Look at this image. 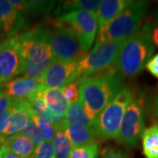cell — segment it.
I'll list each match as a JSON object with an SVG mask.
<instances>
[{
  "label": "cell",
  "mask_w": 158,
  "mask_h": 158,
  "mask_svg": "<svg viewBox=\"0 0 158 158\" xmlns=\"http://www.w3.org/2000/svg\"><path fill=\"white\" fill-rule=\"evenodd\" d=\"M76 83L78 84L85 113L95 124L102 111L125 87V77L111 67Z\"/></svg>",
  "instance_id": "cell-1"
},
{
  "label": "cell",
  "mask_w": 158,
  "mask_h": 158,
  "mask_svg": "<svg viewBox=\"0 0 158 158\" xmlns=\"http://www.w3.org/2000/svg\"><path fill=\"white\" fill-rule=\"evenodd\" d=\"M22 53L24 77L41 79L53 60L47 24H40L15 36Z\"/></svg>",
  "instance_id": "cell-2"
},
{
  "label": "cell",
  "mask_w": 158,
  "mask_h": 158,
  "mask_svg": "<svg viewBox=\"0 0 158 158\" xmlns=\"http://www.w3.org/2000/svg\"><path fill=\"white\" fill-rule=\"evenodd\" d=\"M154 53L150 24L147 20L138 32L122 41L113 68L124 77H135L144 69Z\"/></svg>",
  "instance_id": "cell-3"
},
{
  "label": "cell",
  "mask_w": 158,
  "mask_h": 158,
  "mask_svg": "<svg viewBox=\"0 0 158 158\" xmlns=\"http://www.w3.org/2000/svg\"><path fill=\"white\" fill-rule=\"evenodd\" d=\"M135 90L126 86L98 115L95 123L96 136L102 141L118 140L125 112L129 105Z\"/></svg>",
  "instance_id": "cell-4"
},
{
  "label": "cell",
  "mask_w": 158,
  "mask_h": 158,
  "mask_svg": "<svg viewBox=\"0 0 158 158\" xmlns=\"http://www.w3.org/2000/svg\"><path fill=\"white\" fill-rule=\"evenodd\" d=\"M46 24L53 61L62 62L79 61L87 55L82 50L78 40L71 30L57 22L56 19Z\"/></svg>",
  "instance_id": "cell-5"
},
{
  "label": "cell",
  "mask_w": 158,
  "mask_h": 158,
  "mask_svg": "<svg viewBox=\"0 0 158 158\" xmlns=\"http://www.w3.org/2000/svg\"><path fill=\"white\" fill-rule=\"evenodd\" d=\"M148 6V1H134L109 25L105 41H122L138 32L147 13Z\"/></svg>",
  "instance_id": "cell-6"
},
{
  "label": "cell",
  "mask_w": 158,
  "mask_h": 158,
  "mask_svg": "<svg viewBox=\"0 0 158 158\" xmlns=\"http://www.w3.org/2000/svg\"><path fill=\"white\" fill-rule=\"evenodd\" d=\"M145 130V102L135 91L125 112L117 141L127 148H135Z\"/></svg>",
  "instance_id": "cell-7"
},
{
  "label": "cell",
  "mask_w": 158,
  "mask_h": 158,
  "mask_svg": "<svg viewBox=\"0 0 158 158\" xmlns=\"http://www.w3.org/2000/svg\"><path fill=\"white\" fill-rule=\"evenodd\" d=\"M122 41H107L94 46L93 49L77 62L75 82L113 67Z\"/></svg>",
  "instance_id": "cell-8"
},
{
  "label": "cell",
  "mask_w": 158,
  "mask_h": 158,
  "mask_svg": "<svg viewBox=\"0 0 158 158\" xmlns=\"http://www.w3.org/2000/svg\"><path fill=\"white\" fill-rule=\"evenodd\" d=\"M57 22L73 32L82 50L87 53L98 33V14L91 11H73L56 18Z\"/></svg>",
  "instance_id": "cell-9"
},
{
  "label": "cell",
  "mask_w": 158,
  "mask_h": 158,
  "mask_svg": "<svg viewBox=\"0 0 158 158\" xmlns=\"http://www.w3.org/2000/svg\"><path fill=\"white\" fill-rule=\"evenodd\" d=\"M22 53L16 37L0 40V84L11 81L23 72Z\"/></svg>",
  "instance_id": "cell-10"
},
{
  "label": "cell",
  "mask_w": 158,
  "mask_h": 158,
  "mask_svg": "<svg viewBox=\"0 0 158 158\" xmlns=\"http://www.w3.org/2000/svg\"><path fill=\"white\" fill-rule=\"evenodd\" d=\"M44 90L43 78L21 77L0 84V92L16 100H31Z\"/></svg>",
  "instance_id": "cell-11"
},
{
  "label": "cell",
  "mask_w": 158,
  "mask_h": 158,
  "mask_svg": "<svg viewBox=\"0 0 158 158\" xmlns=\"http://www.w3.org/2000/svg\"><path fill=\"white\" fill-rule=\"evenodd\" d=\"M78 61L62 62L53 61L43 76L45 89L61 90L66 85L75 82Z\"/></svg>",
  "instance_id": "cell-12"
},
{
  "label": "cell",
  "mask_w": 158,
  "mask_h": 158,
  "mask_svg": "<svg viewBox=\"0 0 158 158\" xmlns=\"http://www.w3.org/2000/svg\"><path fill=\"white\" fill-rule=\"evenodd\" d=\"M131 0H104L97 12L98 33L95 45L106 43L105 36L109 25L115 18L133 3Z\"/></svg>",
  "instance_id": "cell-13"
},
{
  "label": "cell",
  "mask_w": 158,
  "mask_h": 158,
  "mask_svg": "<svg viewBox=\"0 0 158 158\" xmlns=\"http://www.w3.org/2000/svg\"><path fill=\"white\" fill-rule=\"evenodd\" d=\"M27 19L9 1L0 0V25L6 38L14 37L26 28Z\"/></svg>",
  "instance_id": "cell-14"
},
{
  "label": "cell",
  "mask_w": 158,
  "mask_h": 158,
  "mask_svg": "<svg viewBox=\"0 0 158 158\" xmlns=\"http://www.w3.org/2000/svg\"><path fill=\"white\" fill-rule=\"evenodd\" d=\"M11 109L12 113L6 132V138L7 136L17 135L25 129L32 117V112L28 100L13 99Z\"/></svg>",
  "instance_id": "cell-15"
},
{
  "label": "cell",
  "mask_w": 158,
  "mask_h": 158,
  "mask_svg": "<svg viewBox=\"0 0 158 158\" xmlns=\"http://www.w3.org/2000/svg\"><path fill=\"white\" fill-rule=\"evenodd\" d=\"M62 128L64 130L69 141H71L73 147L82 146L87 143H90L95 140L96 132H95L94 127L72 125V126H68Z\"/></svg>",
  "instance_id": "cell-16"
},
{
  "label": "cell",
  "mask_w": 158,
  "mask_h": 158,
  "mask_svg": "<svg viewBox=\"0 0 158 158\" xmlns=\"http://www.w3.org/2000/svg\"><path fill=\"white\" fill-rule=\"evenodd\" d=\"M72 125H80L85 127H94L95 124L90 121L88 118L87 114L85 113V106L82 100L79 98L78 101L70 104L68 111L65 113L64 120L58 126H61L62 127H65L68 126Z\"/></svg>",
  "instance_id": "cell-17"
},
{
  "label": "cell",
  "mask_w": 158,
  "mask_h": 158,
  "mask_svg": "<svg viewBox=\"0 0 158 158\" xmlns=\"http://www.w3.org/2000/svg\"><path fill=\"white\" fill-rule=\"evenodd\" d=\"M10 4L21 13L48 15L56 6L55 1H23L11 0Z\"/></svg>",
  "instance_id": "cell-18"
},
{
  "label": "cell",
  "mask_w": 158,
  "mask_h": 158,
  "mask_svg": "<svg viewBox=\"0 0 158 158\" xmlns=\"http://www.w3.org/2000/svg\"><path fill=\"white\" fill-rule=\"evenodd\" d=\"M102 1L100 0H74L60 2L55 13L59 16L73 11H91L97 13Z\"/></svg>",
  "instance_id": "cell-19"
},
{
  "label": "cell",
  "mask_w": 158,
  "mask_h": 158,
  "mask_svg": "<svg viewBox=\"0 0 158 158\" xmlns=\"http://www.w3.org/2000/svg\"><path fill=\"white\" fill-rule=\"evenodd\" d=\"M28 101L30 104V109L32 112V116L34 115V116L45 118L47 120L50 121L51 123L55 126L60 125L64 120L65 115L55 113L48 107V106L46 105L42 98V91L40 92L33 99L28 100Z\"/></svg>",
  "instance_id": "cell-20"
},
{
  "label": "cell",
  "mask_w": 158,
  "mask_h": 158,
  "mask_svg": "<svg viewBox=\"0 0 158 158\" xmlns=\"http://www.w3.org/2000/svg\"><path fill=\"white\" fill-rule=\"evenodd\" d=\"M5 145L7 150L22 158H29L35 149L33 143L27 138L19 134L7 137Z\"/></svg>",
  "instance_id": "cell-21"
},
{
  "label": "cell",
  "mask_w": 158,
  "mask_h": 158,
  "mask_svg": "<svg viewBox=\"0 0 158 158\" xmlns=\"http://www.w3.org/2000/svg\"><path fill=\"white\" fill-rule=\"evenodd\" d=\"M43 100L51 111L65 115L70 106V103L65 98L62 90L45 89L42 91Z\"/></svg>",
  "instance_id": "cell-22"
},
{
  "label": "cell",
  "mask_w": 158,
  "mask_h": 158,
  "mask_svg": "<svg viewBox=\"0 0 158 158\" xmlns=\"http://www.w3.org/2000/svg\"><path fill=\"white\" fill-rule=\"evenodd\" d=\"M141 139L145 158H158V124L145 128Z\"/></svg>",
  "instance_id": "cell-23"
},
{
  "label": "cell",
  "mask_w": 158,
  "mask_h": 158,
  "mask_svg": "<svg viewBox=\"0 0 158 158\" xmlns=\"http://www.w3.org/2000/svg\"><path fill=\"white\" fill-rule=\"evenodd\" d=\"M56 127V133L54 138V150L56 158H69L73 145L60 126Z\"/></svg>",
  "instance_id": "cell-24"
},
{
  "label": "cell",
  "mask_w": 158,
  "mask_h": 158,
  "mask_svg": "<svg viewBox=\"0 0 158 158\" xmlns=\"http://www.w3.org/2000/svg\"><path fill=\"white\" fill-rule=\"evenodd\" d=\"M99 153L100 144L94 140L85 145L74 147L69 158H98Z\"/></svg>",
  "instance_id": "cell-25"
},
{
  "label": "cell",
  "mask_w": 158,
  "mask_h": 158,
  "mask_svg": "<svg viewBox=\"0 0 158 158\" xmlns=\"http://www.w3.org/2000/svg\"><path fill=\"white\" fill-rule=\"evenodd\" d=\"M31 120L36 125V127L40 130V133L41 135L43 141L52 142L56 136V127L45 118L34 116V115L31 117Z\"/></svg>",
  "instance_id": "cell-26"
},
{
  "label": "cell",
  "mask_w": 158,
  "mask_h": 158,
  "mask_svg": "<svg viewBox=\"0 0 158 158\" xmlns=\"http://www.w3.org/2000/svg\"><path fill=\"white\" fill-rule=\"evenodd\" d=\"M19 135L27 138L29 141L33 143V145L35 148L39 147L43 141V139H42L41 135L40 133V130L38 129L36 125L34 124L32 120L29 121L27 127L25 129H23L20 133H19Z\"/></svg>",
  "instance_id": "cell-27"
},
{
  "label": "cell",
  "mask_w": 158,
  "mask_h": 158,
  "mask_svg": "<svg viewBox=\"0 0 158 158\" xmlns=\"http://www.w3.org/2000/svg\"><path fill=\"white\" fill-rule=\"evenodd\" d=\"M55 150L52 142L42 141L39 147L34 149L33 155L29 158H55Z\"/></svg>",
  "instance_id": "cell-28"
},
{
  "label": "cell",
  "mask_w": 158,
  "mask_h": 158,
  "mask_svg": "<svg viewBox=\"0 0 158 158\" xmlns=\"http://www.w3.org/2000/svg\"><path fill=\"white\" fill-rule=\"evenodd\" d=\"M62 90L63 96L70 104L78 101L80 98V92H79V86L77 83L73 82L69 85L63 87Z\"/></svg>",
  "instance_id": "cell-29"
},
{
  "label": "cell",
  "mask_w": 158,
  "mask_h": 158,
  "mask_svg": "<svg viewBox=\"0 0 158 158\" xmlns=\"http://www.w3.org/2000/svg\"><path fill=\"white\" fill-rule=\"evenodd\" d=\"M101 158H131L127 152L114 147H106L103 149Z\"/></svg>",
  "instance_id": "cell-30"
},
{
  "label": "cell",
  "mask_w": 158,
  "mask_h": 158,
  "mask_svg": "<svg viewBox=\"0 0 158 158\" xmlns=\"http://www.w3.org/2000/svg\"><path fill=\"white\" fill-rule=\"evenodd\" d=\"M150 24V34L153 44L158 47V9L155 11L153 19H148Z\"/></svg>",
  "instance_id": "cell-31"
},
{
  "label": "cell",
  "mask_w": 158,
  "mask_h": 158,
  "mask_svg": "<svg viewBox=\"0 0 158 158\" xmlns=\"http://www.w3.org/2000/svg\"><path fill=\"white\" fill-rule=\"evenodd\" d=\"M12 104H13V99L11 98L0 92V115H2L9 109H11Z\"/></svg>",
  "instance_id": "cell-32"
},
{
  "label": "cell",
  "mask_w": 158,
  "mask_h": 158,
  "mask_svg": "<svg viewBox=\"0 0 158 158\" xmlns=\"http://www.w3.org/2000/svg\"><path fill=\"white\" fill-rule=\"evenodd\" d=\"M145 68L147 69L148 71L151 74V75H153L155 77L158 78V64L157 63H156V62H153L152 60H150V61L146 64V67H145Z\"/></svg>",
  "instance_id": "cell-33"
},
{
  "label": "cell",
  "mask_w": 158,
  "mask_h": 158,
  "mask_svg": "<svg viewBox=\"0 0 158 158\" xmlns=\"http://www.w3.org/2000/svg\"><path fill=\"white\" fill-rule=\"evenodd\" d=\"M153 113L155 115V118L158 121V92L155 95L153 99Z\"/></svg>",
  "instance_id": "cell-34"
},
{
  "label": "cell",
  "mask_w": 158,
  "mask_h": 158,
  "mask_svg": "<svg viewBox=\"0 0 158 158\" xmlns=\"http://www.w3.org/2000/svg\"><path fill=\"white\" fill-rule=\"evenodd\" d=\"M2 158H22V157H20V156H17V155H15V154L11 153V151L7 150L6 148H5V150H4L3 155H2Z\"/></svg>",
  "instance_id": "cell-35"
},
{
  "label": "cell",
  "mask_w": 158,
  "mask_h": 158,
  "mask_svg": "<svg viewBox=\"0 0 158 158\" xmlns=\"http://www.w3.org/2000/svg\"><path fill=\"white\" fill-rule=\"evenodd\" d=\"M151 60H152L154 62H156V63H157L158 64V53L152 57V59H151Z\"/></svg>",
  "instance_id": "cell-36"
},
{
  "label": "cell",
  "mask_w": 158,
  "mask_h": 158,
  "mask_svg": "<svg viewBox=\"0 0 158 158\" xmlns=\"http://www.w3.org/2000/svg\"><path fill=\"white\" fill-rule=\"evenodd\" d=\"M5 148H6V145L4 144V145L1 147V148H0V158H2V155H3V153H4Z\"/></svg>",
  "instance_id": "cell-37"
},
{
  "label": "cell",
  "mask_w": 158,
  "mask_h": 158,
  "mask_svg": "<svg viewBox=\"0 0 158 158\" xmlns=\"http://www.w3.org/2000/svg\"><path fill=\"white\" fill-rule=\"evenodd\" d=\"M0 30H1V25H0Z\"/></svg>",
  "instance_id": "cell-38"
},
{
  "label": "cell",
  "mask_w": 158,
  "mask_h": 158,
  "mask_svg": "<svg viewBox=\"0 0 158 158\" xmlns=\"http://www.w3.org/2000/svg\"></svg>",
  "instance_id": "cell-39"
},
{
  "label": "cell",
  "mask_w": 158,
  "mask_h": 158,
  "mask_svg": "<svg viewBox=\"0 0 158 158\" xmlns=\"http://www.w3.org/2000/svg\"><path fill=\"white\" fill-rule=\"evenodd\" d=\"M55 158H56V157H55Z\"/></svg>",
  "instance_id": "cell-40"
}]
</instances>
